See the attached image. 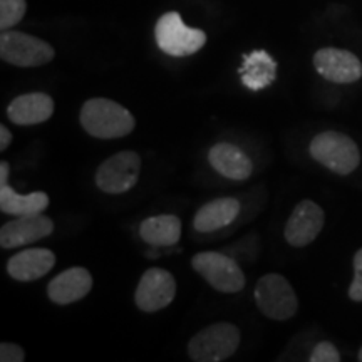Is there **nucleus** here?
<instances>
[{"label":"nucleus","instance_id":"f257e3e1","mask_svg":"<svg viewBox=\"0 0 362 362\" xmlns=\"http://www.w3.org/2000/svg\"><path fill=\"white\" fill-rule=\"evenodd\" d=\"M81 124L86 133L94 138L116 139L133 133L136 121L133 115L116 101L94 98L84 103L81 110Z\"/></svg>","mask_w":362,"mask_h":362},{"label":"nucleus","instance_id":"f03ea898","mask_svg":"<svg viewBox=\"0 0 362 362\" xmlns=\"http://www.w3.org/2000/svg\"><path fill=\"white\" fill-rule=\"evenodd\" d=\"M310 156L337 175H349L361 163L359 148L349 136L337 131L317 134L310 143Z\"/></svg>","mask_w":362,"mask_h":362},{"label":"nucleus","instance_id":"7ed1b4c3","mask_svg":"<svg viewBox=\"0 0 362 362\" xmlns=\"http://www.w3.org/2000/svg\"><path fill=\"white\" fill-rule=\"evenodd\" d=\"M240 346V330L228 322L214 324L200 330L188 344V354L194 362H220L228 359Z\"/></svg>","mask_w":362,"mask_h":362},{"label":"nucleus","instance_id":"20e7f679","mask_svg":"<svg viewBox=\"0 0 362 362\" xmlns=\"http://www.w3.org/2000/svg\"><path fill=\"white\" fill-rule=\"evenodd\" d=\"M158 47L173 57L192 56L206 42V35L200 29L185 25L178 12H168L158 21L155 29Z\"/></svg>","mask_w":362,"mask_h":362},{"label":"nucleus","instance_id":"39448f33","mask_svg":"<svg viewBox=\"0 0 362 362\" xmlns=\"http://www.w3.org/2000/svg\"><path fill=\"white\" fill-rule=\"evenodd\" d=\"M255 302L265 317L287 320L296 315L298 302L288 280L280 274H267L255 285Z\"/></svg>","mask_w":362,"mask_h":362},{"label":"nucleus","instance_id":"423d86ee","mask_svg":"<svg viewBox=\"0 0 362 362\" xmlns=\"http://www.w3.org/2000/svg\"><path fill=\"white\" fill-rule=\"evenodd\" d=\"M192 267L215 291L237 293L245 287V275L232 257L220 252H202L192 259Z\"/></svg>","mask_w":362,"mask_h":362},{"label":"nucleus","instance_id":"0eeeda50","mask_svg":"<svg viewBox=\"0 0 362 362\" xmlns=\"http://www.w3.org/2000/svg\"><path fill=\"white\" fill-rule=\"evenodd\" d=\"M0 56L8 64L19 67H37L52 61L54 49L34 35L4 30L0 35Z\"/></svg>","mask_w":362,"mask_h":362},{"label":"nucleus","instance_id":"6e6552de","mask_svg":"<svg viewBox=\"0 0 362 362\" xmlns=\"http://www.w3.org/2000/svg\"><path fill=\"white\" fill-rule=\"evenodd\" d=\"M141 175V158L134 151H121L107 158L98 168L96 185L104 193L129 192Z\"/></svg>","mask_w":362,"mask_h":362},{"label":"nucleus","instance_id":"1a4fd4ad","mask_svg":"<svg viewBox=\"0 0 362 362\" xmlns=\"http://www.w3.org/2000/svg\"><path fill=\"white\" fill-rule=\"evenodd\" d=\"M176 296L175 277L168 270L149 269L141 275L138 288H136V305L139 310L158 312L168 307Z\"/></svg>","mask_w":362,"mask_h":362},{"label":"nucleus","instance_id":"9d476101","mask_svg":"<svg viewBox=\"0 0 362 362\" xmlns=\"http://www.w3.org/2000/svg\"><path fill=\"white\" fill-rule=\"evenodd\" d=\"M314 66L324 79L337 84H351L361 79L362 64L354 54L342 49L325 47L315 52Z\"/></svg>","mask_w":362,"mask_h":362},{"label":"nucleus","instance_id":"9b49d317","mask_svg":"<svg viewBox=\"0 0 362 362\" xmlns=\"http://www.w3.org/2000/svg\"><path fill=\"white\" fill-rule=\"evenodd\" d=\"M54 232V223L51 218L42 214L17 216L16 220L7 221L0 228V247L17 248L25 247L49 237Z\"/></svg>","mask_w":362,"mask_h":362},{"label":"nucleus","instance_id":"f8f14e48","mask_svg":"<svg viewBox=\"0 0 362 362\" xmlns=\"http://www.w3.org/2000/svg\"><path fill=\"white\" fill-rule=\"evenodd\" d=\"M324 211L310 200L300 202L293 208L291 218L285 225V240L292 247H305L314 242L324 226Z\"/></svg>","mask_w":362,"mask_h":362},{"label":"nucleus","instance_id":"ddd939ff","mask_svg":"<svg viewBox=\"0 0 362 362\" xmlns=\"http://www.w3.org/2000/svg\"><path fill=\"white\" fill-rule=\"evenodd\" d=\"M93 288V277L83 267H72L59 274L47 285V296L54 304L67 305L84 298Z\"/></svg>","mask_w":362,"mask_h":362},{"label":"nucleus","instance_id":"4468645a","mask_svg":"<svg viewBox=\"0 0 362 362\" xmlns=\"http://www.w3.org/2000/svg\"><path fill=\"white\" fill-rule=\"evenodd\" d=\"M56 265V255L47 248H27L7 262V274L19 282L42 279Z\"/></svg>","mask_w":362,"mask_h":362},{"label":"nucleus","instance_id":"2eb2a0df","mask_svg":"<svg viewBox=\"0 0 362 362\" xmlns=\"http://www.w3.org/2000/svg\"><path fill=\"white\" fill-rule=\"evenodd\" d=\"M54 115V101L44 93L22 94L8 104L7 116L13 124L33 126L51 119Z\"/></svg>","mask_w":362,"mask_h":362},{"label":"nucleus","instance_id":"dca6fc26","mask_svg":"<svg viewBox=\"0 0 362 362\" xmlns=\"http://www.w3.org/2000/svg\"><path fill=\"white\" fill-rule=\"evenodd\" d=\"M208 161L225 178L233 181L248 180L253 173L252 160L232 143H218L208 153Z\"/></svg>","mask_w":362,"mask_h":362},{"label":"nucleus","instance_id":"f3484780","mask_svg":"<svg viewBox=\"0 0 362 362\" xmlns=\"http://www.w3.org/2000/svg\"><path fill=\"white\" fill-rule=\"evenodd\" d=\"M240 214V202L235 198H216L203 205L193 218V228L198 233H214L232 225Z\"/></svg>","mask_w":362,"mask_h":362},{"label":"nucleus","instance_id":"a211bd4d","mask_svg":"<svg viewBox=\"0 0 362 362\" xmlns=\"http://www.w3.org/2000/svg\"><path fill=\"white\" fill-rule=\"evenodd\" d=\"M242 83L252 90H262L274 83L277 78V62L265 51H253L243 57L240 67Z\"/></svg>","mask_w":362,"mask_h":362},{"label":"nucleus","instance_id":"6ab92c4d","mask_svg":"<svg viewBox=\"0 0 362 362\" xmlns=\"http://www.w3.org/2000/svg\"><path fill=\"white\" fill-rule=\"evenodd\" d=\"M139 237L151 247H173L181 238V221L175 215H156L143 220Z\"/></svg>","mask_w":362,"mask_h":362},{"label":"nucleus","instance_id":"aec40b11","mask_svg":"<svg viewBox=\"0 0 362 362\" xmlns=\"http://www.w3.org/2000/svg\"><path fill=\"white\" fill-rule=\"evenodd\" d=\"M49 206V197L44 192H34L29 194H19L8 187L0 185V210L7 215L24 216L42 214Z\"/></svg>","mask_w":362,"mask_h":362},{"label":"nucleus","instance_id":"412c9836","mask_svg":"<svg viewBox=\"0 0 362 362\" xmlns=\"http://www.w3.org/2000/svg\"><path fill=\"white\" fill-rule=\"evenodd\" d=\"M25 0H0V29L8 30L19 24L25 13Z\"/></svg>","mask_w":362,"mask_h":362},{"label":"nucleus","instance_id":"4be33fe9","mask_svg":"<svg viewBox=\"0 0 362 362\" xmlns=\"http://www.w3.org/2000/svg\"><path fill=\"white\" fill-rule=\"evenodd\" d=\"M341 354L330 342H319L314 347L310 356V362H339Z\"/></svg>","mask_w":362,"mask_h":362},{"label":"nucleus","instance_id":"5701e85b","mask_svg":"<svg viewBox=\"0 0 362 362\" xmlns=\"http://www.w3.org/2000/svg\"><path fill=\"white\" fill-rule=\"evenodd\" d=\"M349 297L354 302H362V248L354 257V280L351 284Z\"/></svg>","mask_w":362,"mask_h":362},{"label":"nucleus","instance_id":"b1692460","mask_svg":"<svg viewBox=\"0 0 362 362\" xmlns=\"http://www.w3.org/2000/svg\"><path fill=\"white\" fill-rule=\"evenodd\" d=\"M24 359V349L21 346L12 342L0 344V361L2 362H22Z\"/></svg>","mask_w":362,"mask_h":362},{"label":"nucleus","instance_id":"393cba45","mask_svg":"<svg viewBox=\"0 0 362 362\" xmlns=\"http://www.w3.org/2000/svg\"><path fill=\"white\" fill-rule=\"evenodd\" d=\"M11 143H12V133L6 128V126H0V149L6 151V149L11 146Z\"/></svg>","mask_w":362,"mask_h":362},{"label":"nucleus","instance_id":"a878e982","mask_svg":"<svg viewBox=\"0 0 362 362\" xmlns=\"http://www.w3.org/2000/svg\"><path fill=\"white\" fill-rule=\"evenodd\" d=\"M8 171H11V166H8V163L7 161L0 163V185H7Z\"/></svg>","mask_w":362,"mask_h":362},{"label":"nucleus","instance_id":"bb28decb","mask_svg":"<svg viewBox=\"0 0 362 362\" xmlns=\"http://www.w3.org/2000/svg\"><path fill=\"white\" fill-rule=\"evenodd\" d=\"M359 361H361V362H362V349H361V351H359Z\"/></svg>","mask_w":362,"mask_h":362}]
</instances>
